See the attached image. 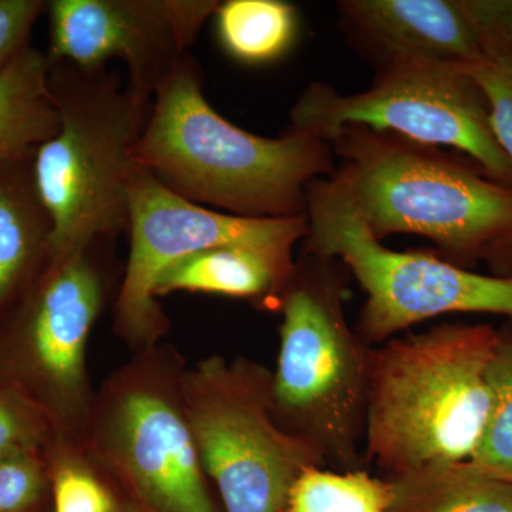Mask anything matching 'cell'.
Returning <instances> with one entry per match:
<instances>
[{
	"label": "cell",
	"mask_w": 512,
	"mask_h": 512,
	"mask_svg": "<svg viewBox=\"0 0 512 512\" xmlns=\"http://www.w3.org/2000/svg\"><path fill=\"white\" fill-rule=\"evenodd\" d=\"M218 6L215 0H52L47 57L82 70L119 60L128 87L153 99Z\"/></svg>",
	"instance_id": "11"
},
{
	"label": "cell",
	"mask_w": 512,
	"mask_h": 512,
	"mask_svg": "<svg viewBox=\"0 0 512 512\" xmlns=\"http://www.w3.org/2000/svg\"><path fill=\"white\" fill-rule=\"evenodd\" d=\"M130 252L114 305V328L131 345L154 348L168 329L154 288L165 269L205 249H252L292 271L305 217L248 218L185 200L137 167L128 192Z\"/></svg>",
	"instance_id": "10"
},
{
	"label": "cell",
	"mask_w": 512,
	"mask_h": 512,
	"mask_svg": "<svg viewBox=\"0 0 512 512\" xmlns=\"http://www.w3.org/2000/svg\"><path fill=\"white\" fill-rule=\"evenodd\" d=\"M134 161L185 200L248 218L305 217L309 184L335 170L319 138L256 136L222 117L190 53L154 92Z\"/></svg>",
	"instance_id": "1"
},
{
	"label": "cell",
	"mask_w": 512,
	"mask_h": 512,
	"mask_svg": "<svg viewBox=\"0 0 512 512\" xmlns=\"http://www.w3.org/2000/svg\"><path fill=\"white\" fill-rule=\"evenodd\" d=\"M153 349L94 394L80 443L131 512H218L185 413L181 372Z\"/></svg>",
	"instance_id": "7"
},
{
	"label": "cell",
	"mask_w": 512,
	"mask_h": 512,
	"mask_svg": "<svg viewBox=\"0 0 512 512\" xmlns=\"http://www.w3.org/2000/svg\"><path fill=\"white\" fill-rule=\"evenodd\" d=\"M39 427L18 403L0 394V454L16 447H36Z\"/></svg>",
	"instance_id": "25"
},
{
	"label": "cell",
	"mask_w": 512,
	"mask_h": 512,
	"mask_svg": "<svg viewBox=\"0 0 512 512\" xmlns=\"http://www.w3.org/2000/svg\"><path fill=\"white\" fill-rule=\"evenodd\" d=\"M50 72L49 57L29 45L0 73V164L32 157L59 131Z\"/></svg>",
	"instance_id": "17"
},
{
	"label": "cell",
	"mask_w": 512,
	"mask_h": 512,
	"mask_svg": "<svg viewBox=\"0 0 512 512\" xmlns=\"http://www.w3.org/2000/svg\"><path fill=\"white\" fill-rule=\"evenodd\" d=\"M491 409L471 463L484 473L512 483V322L498 329L487 370Z\"/></svg>",
	"instance_id": "22"
},
{
	"label": "cell",
	"mask_w": 512,
	"mask_h": 512,
	"mask_svg": "<svg viewBox=\"0 0 512 512\" xmlns=\"http://www.w3.org/2000/svg\"><path fill=\"white\" fill-rule=\"evenodd\" d=\"M32 160L0 164V309L39 266L50 265L52 221L37 194Z\"/></svg>",
	"instance_id": "14"
},
{
	"label": "cell",
	"mask_w": 512,
	"mask_h": 512,
	"mask_svg": "<svg viewBox=\"0 0 512 512\" xmlns=\"http://www.w3.org/2000/svg\"><path fill=\"white\" fill-rule=\"evenodd\" d=\"M214 16L221 46L245 64L281 59L298 33V12L282 0H228Z\"/></svg>",
	"instance_id": "19"
},
{
	"label": "cell",
	"mask_w": 512,
	"mask_h": 512,
	"mask_svg": "<svg viewBox=\"0 0 512 512\" xmlns=\"http://www.w3.org/2000/svg\"><path fill=\"white\" fill-rule=\"evenodd\" d=\"M497 340L487 323H444L375 348L366 463L392 478L470 461L490 416L487 370Z\"/></svg>",
	"instance_id": "2"
},
{
	"label": "cell",
	"mask_w": 512,
	"mask_h": 512,
	"mask_svg": "<svg viewBox=\"0 0 512 512\" xmlns=\"http://www.w3.org/2000/svg\"><path fill=\"white\" fill-rule=\"evenodd\" d=\"M362 126L431 147H451L491 180L512 188V163L494 136L490 107L466 67L409 64L377 70L362 93L312 83L291 110V130L330 146L340 130Z\"/></svg>",
	"instance_id": "9"
},
{
	"label": "cell",
	"mask_w": 512,
	"mask_h": 512,
	"mask_svg": "<svg viewBox=\"0 0 512 512\" xmlns=\"http://www.w3.org/2000/svg\"><path fill=\"white\" fill-rule=\"evenodd\" d=\"M340 29L377 70L409 64L470 67L481 57L463 0H343Z\"/></svg>",
	"instance_id": "13"
},
{
	"label": "cell",
	"mask_w": 512,
	"mask_h": 512,
	"mask_svg": "<svg viewBox=\"0 0 512 512\" xmlns=\"http://www.w3.org/2000/svg\"><path fill=\"white\" fill-rule=\"evenodd\" d=\"M45 9L40 0H0V73L30 45V33Z\"/></svg>",
	"instance_id": "24"
},
{
	"label": "cell",
	"mask_w": 512,
	"mask_h": 512,
	"mask_svg": "<svg viewBox=\"0 0 512 512\" xmlns=\"http://www.w3.org/2000/svg\"><path fill=\"white\" fill-rule=\"evenodd\" d=\"M272 372L214 355L181 372L180 387L202 466L225 512H282L296 478L322 457L272 416Z\"/></svg>",
	"instance_id": "8"
},
{
	"label": "cell",
	"mask_w": 512,
	"mask_h": 512,
	"mask_svg": "<svg viewBox=\"0 0 512 512\" xmlns=\"http://www.w3.org/2000/svg\"><path fill=\"white\" fill-rule=\"evenodd\" d=\"M390 512H512V483L471 461L436 464L387 478Z\"/></svg>",
	"instance_id": "18"
},
{
	"label": "cell",
	"mask_w": 512,
	"mask_h": 512,
	"mask_svg": "<svg viewBox=\"0 0 512 512\" xmlns=\"http://www.w3.org/2000/svg\"><path fill=\"white\" fill-rule=\"evenodd\" d=\"M476 29L481 57L466 67L490 107L494 136L512 163V0H463ZM483 261L495 276H512V237L494 245Z\"/></svg>",
	"instance_id": "15"
},
{
	"label": "cell",
	"mask_w": 512,
	"mask_h": 512,
	"mask_svg": "<svg viewBox=\"0 0 512 512\" xmlns=\"http://www.w3.org/2000/svg\"><path fill=\"white\" fill-rule=\"evenodd\" d=\"M292 272L293 269L282 268L252 249H205L165 269L158 278L154 296L158 299L174 292L211 293L248 299L262 308L279 309Z\"/></svg>",
	"instance_id": "16"
},
{
	"label": "cell",
	"mask_w": 512,
	"mask_h": 512,
	"mask_svg": "<svg viewBox=\"0 0 512 512\" xmlns=\"http://www.w3.org/2000/svg\"><path fill=\"white\" fill-rule=\"evenodd\" d=\"M50 461L53 512H131L116 483L80 441L57 437Z\"/></svg>",
	"instance_id": "21"
},
{
	"label": "cell",
	"mask_w": 512,
	"mask_h": 512,
	"mask_svg": "<svg viewBox=\"0 0 512 512\" xmlns=\"http://www.w3.org/2000/svg\"><path fill=\"white\" fill-rule=\"evenodd\" d=\"M345 266L305 254L279 309L272 416L336 471L366 470L363 451L373 352L346 318Z\"/></svg>",
	"instance_id": "4"
},
{
	"label": "cell",
	"mask_w": 512,
	"mask_h": 512,
	"mask_svg": "<svg viewBox=\"0 0 512 512\" xmlns=\"http://www.w3.org/2000/svg\"><path fill=\"white\" fill-rule=\"evenodd\" d=\"M47 477L36 447H16L0 454V512H28L43 493Z\"/></svg>",
	"instance_id": "23"
},
{
	"label": "cell",
	"mask_w": 512,
	"mask_h": 512,
	"mask_svg": "<svg viewBox=\"0 0 512 512\" xmlns=\"http://www.w3.org/2000/svg\"><path fill=\"white\" fill-rule=\"evenodd\" d=\"M330 147L340 158L330 178L379 241L419 235L470 269L512 237V188L470 158L362 126L343 128Z\"/></svg>",
	"instance_id": "3"
},
{
	"label": "cell",
	"mask_w": 512,
	"mask_h": 512,
	"mask_svg": "<svg viewBox=\"0 0 512 512\" xmlns=\"http://www.w3.org/2000/svg\"><path fill=\"white\" fill-rule=\"evenodd\" d=\"M392 503L387 478L311 467L296 478L282 512H390Z\"/></svg>",
	"instance_id": "20"
},
{
	"label": "cell",
	"mask_w": 512,
	"mask_h": 512,
	"mask_svg": "<svg viewBox=\"0 0 512 512\" xmlns=\"http://www.w3.org/2000/svg\"><path fill=\"white\" fill-rule=\"evenodd\" d=\"M305 218L303 252L336 259L366 293L356 330L370 346L450 313H490L512 322V276L384 247L332 178L309 184Z\"/></svg>",
	"instance_id": "6"
},
{
	"label": "cell",
	"mask_w": 512,
	"mask_h": 512,
	"mask_svg": "<svg viewBox=\"0 0 512 512\" xmlns=\"http://www.w3.org/2000/svg\"><path fill=\"white\" fill-rule=\"evenodd\" d=\"M92 248L49 265L33 286L23 322L29 369L60 436L76 441L92 413L86 350L107 295Z\"/></svg>",
	"instance_id": "12"
},
{
	"label": "cell",
	"mask_w": 512,
	"mask_h": 512,
	"mask_svg": "<svg viewBox=\"0 0 512 512\" xmlns=\"http://www.w3.org/2000/svg\"><path fill=\"white\" fill-rule=\"evenodd\" d=\"M52 63V62H50ZM56 136L33 154V178L52 221L50 264L128 229L134 150L151 99L111 70L52 63Z\"/></svg>",
	"instance_id": "5"
}]
</instances>
